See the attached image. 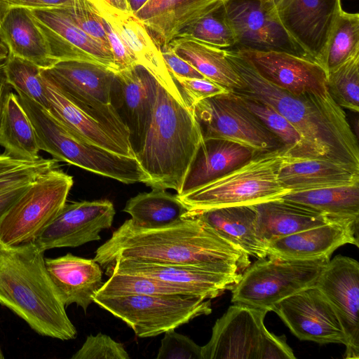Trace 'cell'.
Returning a JSON list of instances; mask_svg holds the SVG:
<instances>
[{"label": "cell", "mask_w": 359, "mask_h": 359, "mask_svg": "<svg viewBox=\"0 0 359 359\" xmlns=\"http://www.w3.org/2000/svg\"><path fill=\"white\" fill-rule=\"evenodd\" d=\"M160 48L166 67L172 76L205 78L191 65L179 57L169 44L161 46Z\"/></svg>", "instance_id": "cell-48"}, {"label": "cell", "mask_w": 359, "mask_h": 359, "mask_svg": "<svg viewBox=\"0 0 359 359\" xmlns=\"http://www.w3.org/2000/svg\"><path fill=\"white\" fill-rule=\"evenodd\" d=\"M281 198L334 217L359 219V183L290 191Z\"/></svg>", "instance_id": "cell-35"}, {"label": "cell", "mask_w": 359, "mask_h": 359, "mask_svg": "<svg viewBox=\"0 0 359 359\" xmlns=\"http://www.w3.org/2000/svg\"><path fill=\"white\" fill-rule=\"evenodd\" d=\"M238 100L273 133L287 148V158L298 156L301 137L295 128L276 109L264 101L238 91H231Z\"/></svg>", "instance_id": "cell-38"}, {"label": "cell", "mask_w": 359, "mask_h": 359, "mask_svg": "<svg viewBox=\"0 0 359 359\" xmlns=\"http://www.w3.org/2000/svg\"><path fill=\"white\" fill-rule=\"evenodd\" d=\"M330 257L292 259L269 255L250 265L232 291L231 302L273 311L283 299L314 285Z\"/></svg>", "instance_id": "cell-9"}, {"label": "cell", "mask_w": 359, "mask_h": 359, "mask_svg": "<svg viewBox=\"0 0 359 359\" xmlns=\"http://www.w3.org/2000/svg\"><path fill=\"white\" fill-rule=\"evenodd\" d=\"M224 1H229V0H224ZM259 1H261L264 4H272V0H257Z\"/></svg>", "instance_id": "cell-57"}, {"label": "cell", "mask_w": 359, "mask_h": 359, "mask_svg": "<svg viewBox=\"0 0 359 359\" xmlns=\"http://www.w3.org/2000/svg\"><path fill=\"white\" fill-rule=\"evenodd\" d=\"M287 148L258 153L223 176L183 196L189 210L236 205H252L281 198L290 192L278 179Z\"/></svg>", "instance_id": "cell-7"}, {"label": "cell", "mask_w": 359, "mask_h": 359, "mask_svg": "<svg viewBox=\"0 0 359 359\" xmlns=\"http://www.w3.org/2000/svg\"><path fill=\"white\" fill-rule=\"evenodd\" d=\"M90 1L95 8L99 6L104 0H87Z\"/></svg>", "instance_id": "cell-55"}, {"label": "cell", "mask_w": 359, "mask_h": 359, "mask_svg": "<svg viewBox=\"0 0 359 359\" xmlns=\"http://www.w3.org/2000/svg\"><path fill=\"white\" fill-rule=\"evenodd\" d=\"M61 8L83 32L110 49L103 18L90 1L74 0L70 6Z\"/></svg>", "instance_id": "cell-43"}, {"label": "cell", "mask_w": 359, "mask_h": 359, "mask_svg": "<svg viewBox=\"0 0 359 359\" xmlns=\"http://www.w3.org/2000/svg\"><path fill=\"white\" fill-rule=\"evenodd\" d=\"M125 259L229 274L242 273L251 263L248 254L194 216L158 229L139 228L126 220L96 250L93 259L106 269Z\"/></svg>", "instance_id": "cell-1"}, {"label": "cell", "mask_w": 359, "mask_h": 359, "mask_svg": "<svg viewBox=\"0 0 359 359\" xmlns=\"http://www.w3.org/2000/svg\"><path fill=\"white\" fill-rule=\"evenodd\" d=\"M358 221L337 219L274 240L267 244L268 256L292 259L330 257L345 244L358 247Z\"/></svg>", "instance_id": "cell-22"}, {"label": "cell", "mask_w": 359, "mask_h": 359, "mask_svg": "<svg viewBox=\"0 0 359 359\" xmlns=\"http://www.w3.org/2000/svg\"><path fill=\"white\" fill-rule=\"evenodd\" d=\"M42 77L48 102V111L55 119L76 136L112 152L127 156L99 123L83 111L50 80Z\"/></svg>", "instance_id": "cell-31"}, {"label": "cell", "mask_w": 359, "mask_h": 359, "mask_svg": "<svg viewBox=\"0 0 359 359\" xmlns=\"http://www.w3.org/2000/svg\"><path fill=\"white\" fill-rule=\"evenodd\" d=\"M0 304L39 334L60 340L76 337L47 271L44 251L34 241L9 245L0 240Z\"/></svg>", "instance_id": "cell-3"}, {"label": "cell", "mask_w": 359, "mask_h": 359, "mask_svg": "<svg viewBox=\"0 0 359 359\" xmlns=\"http://www.w3.org/2000/svg\"><path fill=\"white\" fill-rule=\"evenodd\" d=\"M224 0H147L134 14L159 46L179 37Z\"/></svg>", "instance_id": "cell-23"}, {"label": "cell", "mask_w": 359, "mask_h": 359, "mask_svg": "<svg viewBox=\"0 0 359 359\" xmlns=\"http://www.w3.org/2000/svg\"><path fill=\"white\" fill-rule=\"evenodd\" d=\"M224 2L189 26L179 37L192 38L223 49L233 48L236 39Z\"/></svg>", "instance_id": "cell-40"}, {"label": "cell", "mask_w": 359, "mask_h": 359, "mask_svg": "<svg viewBox=\"0 0 359 359\" xmlns=\"http://www.w3.org/2000/svg\"><path fill=\"white\" fill-rule=\"evenodd\" d=\"M107 40L113 55L116 72L138 65L137 60L118 33L103 19Z\"/></svg>", "instance_id": "cell-47"}, {"label": "cell", "mask_w": 359, "mask_h": 359, "mask_svg": "<svg viewBox=\"0 0 359 359\" xmlns=\"http://www.w3.org/2000/svg\"><path fill=\"white\" fill-rule=\"evenodd\" d=\"M186 216L201 219L249 256L258 259L268 257L267 245L257 233V212L253 205L189 210Z\"/></svg>", "instance_id": "cell-28"}, {"label": "cell", "mask_w": 359, "mask_h": 359, "mask_svg": "<svg viewBox=\"0 0 359 359\" xmlns=\"http://www.w3.org/2000/svg\"><path fill=\"white\" fill-rule=\"evenodd\" d=\"M74 0H0V6H20L27 8H65Z\"/></svg>", "instance_id": "cell-49"}, {"label": "cell", "mask_w": 359, "mask_h": 359, "mask_svg": "<svg viewBox=\"0 0 359 359\" xmlns=\"http://www.w3.org/2000/svg\"><path fill=\"white\" fill-rule=\"evenodd\" d=\"M31 183L0 192V223L10 208L23 194Z\"/></svg>", "instance_id": "cell-50"}, {"label": "cell", "mask_w": 359, "mask_h": 359, "mask_svg": "<svg viewBox=\"0 0 359 359\" xmlns=\"http://www.w3.org/2000/svg\"><path fill=\"white\" fill-rule=\"evenodd\" d=\"M266 80L288 92L325 93L327 74L318 62L283 51L231 48Z\"/></svg>", "instance_id": "cell-19"}, {"label": "cell", "mask_w": 359, "mask_h": 359, "mask_svg": "<svg viewBox=\"0 0 359 359\" xmlns=\"http://www.w3.org/2000/svg\"><path fill=\"white\" fill-rule=\"evenodd\" d=\"M203 140L193 108L157 82L151 120L135 156L152 189L180 190Z\"/></svg>", "instance_id": "cell-4"}, {"label": "cell", "mask_w": 359, "mask_h": 359, "mask_svg": "<svg viewBox=\"0 0 359 359\" xmlns=\"http://www.w3.org/2000/svg\"><path fill=\"white\" fill-rule=\"evenodd\" d=\"M0 146L6 155L19 160L35 161L41 151L32 123L17 93L9 92L0 120Z\"/></svg>", "instance_id": "cell-33"}, {"label": "cell", "mask_w": 359, "mask_h": 359, "mask_svg": "<svg viewBox=\"0 0 359 359\" xmlns=\"http://www.w3.org/2000/svg\"><path fill=\"white\" fill-rule=\"evenodd\" d=\"M175 53L196 68L204 77L230 92L240 89L242 82L225 55V50L203 41L177 37L168 43Z\"/></svg>", "instance_id": "cell-32"}, {"label": "cell", "mask_w": 359, "mask_h": 359, "mask_svg": "<svg viewBox=\"0 0 359 359\" xmlns=\"http://www.w3.org/2000/svg\"><path fill=\"white\" fill-rule=\"evenodd\" d=\"M18 96L32 123L40 150L53 159L123 184L148 183L149 177L136 158L118 154L76 136L41 104L24 94Z\"/></svg>", "instance_id": "cell-5"}, {"label": "cell", "mask_w": 359, "mask_h": 359, "mask_svg": "<svg viewBox=\"0 0 359 359\" xmlns=\"http://www.w3.org/2000/svg\"><path fill=\"white\" fill-rule=\"evenodd\" d=\"M112 273L138 275L179 286L189 290L194 295L214 299L226 290H232L242 273L229 274L201 268L175 264H163L133 259H117L105 269Z\"/></svg>", "instance_id": "cell-20"}, {"label": "cell", "mask_w": 359, "mask_h": 359, "mask_svg": "<svg viewBox=\"0 0 359 359\" xmlns=\"http://www.w3.org/2000/svg\"><path fill=\"white\" fill-rule=\"evenodd\" d=\"M116 74L128 119L127 125L131 137L135 136L138 142L139 148L151 120L156 96L157 81L140 65Z\"/></svg>", "instance_id": "cell-30"}, {"label": "cell", "mask_w": 359, "mask_h": 359, "mask_svg": "<svg viewBox=\"0 0 359 359\" xmlns=\"http://www.w3.org/2000/svg\"><path fill=\"white\" fill-rule=\"evenodd\" d=\"M253 205L257 212V233L266 245L278 238L331 221L348 219L334 217L282 198Z\"/></svg>", "instance_id": "cell-27"}, {"label": "cell", "mask_w": 359, "mask_h": 359, "mask_svg": "<svg viewBox=\"0 0 359 359\" xmlns=\"http://www.w3.org/2000/svg\"><path fill=\"white\" fill-rule=\"evenodd\" d=\"M6 81L17 94L22 93L48 109L41 68L35 64L8 53L4 63Z\"/></svg>", "instance_id": "cell-39"}, {"label": "cell", "mask_w": 359, "mask_h": 359, "mask_svg": "<svg viewBox=\"0 0 359 359\" xmlns=\"http://www.w3.org/2000/svg\"><path fill=\"white\" fill-rule=\"evenodd\" d=\"M3 358H4V355L3 352L0 348V359H3Z\"/></svg>", "instance_id": "cell-58"}, {"label": "cell", "mask_w": 359, "mask_h": 359, "mask_svg": "<svg viewBox=\"0 0 359 359\" xmlns=\"http://www.w3.org/2000/svg\"><path fill=\"white\" fill-rule=\"evenodd\" d=\"M113 7L121 11H130L128 0H106Z\"/></svg>", "instance_id": "cell-52"}, {"label": "cell", "mask_w": 359, "mask_h": 359, "mask_svg": "<svg viewBox=\"0 0 359 359\" xmlns=\"http://www.w3.org/2000/svg\"><path fill=\"white\" fill-rule=\"evenodd\" d=\"M11 88L6 81L3 64L0 65V120L6 98Z\"/></svg>", "instance_id": "cell-51"}, {"label": "cell", "mask_w": 359, "mask_h": 359, "mask_svg": "<svg viewBox=\"0 0 359 359\" xmlns=\"http://www.w3.org/2000/svg\"><path fill=\"white\" fill-rule=\"evenodd\" d=\"M193 111L204 140L233 142L257 153L284 146L232 92L203 99Z\"/></svg>", "instance_id": "cell-12"}, {"label": "cell", "mask_w": 359, "mask_h": 359, "mask_svg": "<svg viewBox=\"0 0 359 359\" xmlns=\"http://www.w3.org/2000/svg\"><path fill=\"white\" fill-rule=\"evenodd\" d=\"M283 0H272L273 7H276Z\"/></svg>", "instance_id": "cell-56"}, {"label": "cell", "mask_w": 359, "mask_h": 359, "mask_svg": "<svg viewBox=\"0 0 359 359\" xmlns=\"http://www.w3.org/2000/svg\"><path fill=\"white\" fill-rule=\"evenodd\" d=\"M224 9L236 39L233 48L283 51L305 57L279 21L272 4L229 0Z\"/></svg>", "instance_id": "cell-13"}, {"label": "cell", "mask_w": 359, "mask_h": 359, "mask_svg": "<svg viewBox=\"0 0 359 359\" xmlns=\"http://www.w3.org/2000/svg\"><path fill=\"white\" fill-rule=\"evenodd\" d=\"M96 9L118 33L138 65L146 69L174 97L183 100L166 67L160 46L146 26L130 11L116 8L107 1Z\"/></svg>", "instance_id": "cell-21"}, {"label": "cell", "mask_w": 359, "mask_h": 359, "mask_svg": "<svg viewBox=\"0 0 359 359\" xmlns=\"http://www.w3.org/2000/svg\"><path fill=\"white\" fill-rule=\"evenodd\" d=\"M93 302L126 323L139 337L157 336L212 312L210 299L192 295L95 296Z\"/></svg>", "instance_id": "cell-10"}, {"label": "cell", "mask_w": 359, "mask_h": 359, "mask_svg": "<svg viewBox=\"0 0 359 359\" xmlns=\"http://www.w3.org/2000/svg\"><path fill=\"white\" fill-rule=\"evenodd\" d=\"M73 177L53 168L35 179L0 223V240L16 245L34 241L67 202Z\"/></svg>", "instance_id": "cell-11"}, {"label": "cell", "mask_w": 359, "mask_h": 359, "mask_svg": "<svg viewBox=\"0 0 359 359\" xmlns=\"http://www.w3.org/2000/svg\"><path fill=\"white\" fill-rule=\"evenodd\" d=\"M0 39L8 52L41 69L57 62L29 8L0 6Z\"/></svg>", "instance_id": "cell-26"}, {"label": "cell", "mask_w": 359, "mask_h": 359, "mask_svg": "<svg viewBox=\"0 0 359 359\" xmlns=\"http://www.w3.org/2000/svg\"><path fill=\"white\" fill-rule=\"evenodd\" d=\"M327 298L344 329L346 358H359V263L342 255L330 259L313 285Z\"/></svg>", "instance_id": "cell-16"}, {"label": "cell", "mask_w": 359, "mask_h": 359, "mask_svg": "<svg viewBox=\"0 0 359 359\" xmlns=\"http://www.w3.org/2000/svg\"><path fill=\"white\" fill-rule=\"evenodd\" d=\"M157 359H203L201 346L175 330L165 332Z\"/></svg>", "instance_id": "cell-46"}, {"label": "cell", "mask_w": 359, "mask_h": 359, "mask_svg": "<svg viewBox=\"0 0 359 359\" xmlns=\"http://www.w3.org/2000/svg\"><path fill=\"white\" fill-rule=\"evenodd\" d=\"M115 214L114 206L109 200L66 202L34 242L45 252L100 241V232L111 227Z\"/></svg>", "instance_id": "cell-15"}, {"label": "cell", "mask_w": 359, "mask_h": 359, "mask_svg": "<svg viewBox=\"0 0 359 359\" xmlns=\"http://www.w3.org/2000/svg\"><path fill=\"white\" fill-rule=\"evenodd\" d=\"M185 104L193 108L199 101L230 92L224 87L207 79L172 76Z\"/></svg>", "instance_id": "cell-45"}, {"label": "cell", "mask_w": 359, "mask_h": 359, "mask_svg": "<svg viewBox=\"0 0 359 359\" xmlns=\"http://www.w3.org/2000/svg\"><path fill=\"white\" fill-rule=\"evenodd\" d=\"M225 55L242 82L238 91L272 106L297 130L301 146L296 158H321L359 168L358 139L346 113L325 93L294 94L263 78L243 57L232 49Z\"/></svg>", "instance_id": "cell-2"}, {"label": "cell", "mask_w": 359, "mask_h": 359, "mask_svg": "<svg viewBox=\"0 0 359 359\" xmlns=\"http://www.w3.org/2000/svg\"><path fill=\"white\" fill-rule=\"evenodd\" d=\"M266 310L233 304L217 320L211 338L201 346L203 359H294L284 337L264 326Z\"/></svg>", "instance_id": "cell-8"}, {"label": "cell", "mask_w": 359, "mask_h": 359, "mask_svg": "<svg viewBox=\"0 0 359 359\" xmlns=\"http://www.w3.org/2000/svg\"><path fill=\"white\" fill-rule=\"evenodd\" d=\"M359 54V14L339 12L319 64L327 74Z\"/></svg>", "instance_id": "cell-36"}, {"label": "cell", "mask_w": 359, "mask_h": 359, "mask_svg": "<svg viewBox=\"0 0 359 359\" xmlns=\"http://www.w3.org/2000/svg\"><path fill=\"white\" fill-rule=\"evenodd\" d=\"M72 359H129L130 356L122 344L109 336L98 333L89 335L81 348Z\"/></svg>", "instance_id": "cell-44"}, {"label": "cell", "mask_w": 359, "mask_h": 359, "mask_svg": "<svg viewBox=\"0 0 359 359\" xmlns=\"http://www.w3.org/2000/svg\"><path fill=\"white\" fill-rule=\"evenodd\" d=\"M300 340L318 344H342L344 329L332 305L314 285L277 304L273 311Z\"/></svg>", "instance_id": "cell-14"}, {"label": "cell", "mask_w": 359, "mask_h": 359, "mask_svg": "<svg viewBox=\"0 0 359 359\" xmlns=\"http://www.w3.org/2000/svg\"><path fill=\"white\" fill-rule=\"evenodd\" d=\"M48 275L65 306L76 304L85 313L103 285L100 265L93 259L68 253L45 259Z\"/></svg>", "instance_id": "cell-24"}, {"label": "cell", "mask_w": 359, "mask_h": 359, "mask_svg": "<svg viewBox=\"0 0 359 359\" xmlns=\"http://www.w3.org/2000/svg\"><path fill=\"white\" fill-rule=\"evenodd\" d=\"M257 152L240 144L206 139L201 142L184 176L178 196H183L243 165Z\"/></svg>", "instance_id": "cell-25"}, {"label": "cell", "mask_w": 359, "mask_h": 359, "mask_svg": "<svg viewBox=\"0 0 359 359\" xmlns=\"http://www.w3.org/2000/svg\"><path fill=\"white\" fill-rule=\"evenodd\" d=\"M123 212L131 216L135 226L142 229H158L170 226L184 218L189 208L177 195L163 189L154 188L130 198Z\"/></svg>", "instance_id": "cell-34"}, {"label": "cell", "mask_w": 359, "mask_h": 359, "mask_svg": "<svg viewBox=\"0 0 359 359\" xmlns=\"http://www.w3.org/2000/svg\"><path fill=\"white\" fill-rule=\"evenodd\" d=\"M341 0H283L276 15L306 57L319 64Z\"/></svg>", "instance_id": "cell-17"}, {"label": "cell", "mask_w": 359, "mask_h": 359, "mask_svg": "<svg viewBox=\"0 0 359 359\" xmlns=\"http://www.w3.org/2000/svg\"><path fill=\"white\" fill-rule=\"evenodd\" d=\"M41 74L99 123L127 156L136 158L130 130L112 103L117 85L114 72L95 62L68 60L41 69Z\"/></svg>", "instance_id": "cell-6"}, {"label": "cell", "mask_w": 359, "mask_h": 359, "mask_svg": "<svg viewBox=\"0 0 359 359\" xmlns=\"http://www.w3.org/2000/svg\"><path fill=\"white\" fill-rule=\"evenodd\" d=\"M194 295L189 290L156 279L127 273H112L95 296ZM198 297V296H197Z\"/></svg>", "instance_id": "cell-37"}, {"label": "cell", "mask_w": 359, "mask_h": 359, "mask_svg": "<svg viewBox=\"0 0 359 359\" xmlns=\"http://www.w3.org/2000/svg\"><path fill=\"white\" fill-rule=\"evenodd\" d=\"M330 94L342 108L359 110V54L327 74Z\"/></svg>", "instance_id": "cell-41"}, {"label": "cell", "mask_w": 359, "mask_h": 359, "mask_svg": "<svg viewBox=\"0 0 359 359\" xmlns=\"http://www.w3.org/2000/svg\"><path fill=\"white\" fill-rule=\"evenodd\" d=\"M58 166L53 158L41 156L35 161H24L0 154V192L32 182L43 172Z\"/></svg>", "instance_id": "cell-42"}, {"label": "cell", "mask_w": 359, "mask_h": 359, "mask_svg": "<svg viewBox=\"0 0 359 359\" xmlns=\"http://www.w3.org/2000/svg\"><path fill=\"white\" fill-rule=\"evenodd\" d=\"M147 0H128L130 8L135 13Z\"/></svg>", "instance_id": "cell-54"}, {"label": "cell", "mask_w": 359, "mask_h": 359, "mask_svg": "<svg viewBox=\"0 0 359 359\" xmlns=\"http://www.w3.org/2000/svg\"><path fill=\"white\" fill-rule=\"evenodd\" d=\"M278 179L290 192L318 189L359 183V168L321 158L286 157Z\"/></svg>", "instance_id": "cell-29"}, {"label": "cell", "mask_w": 359, "mask_h": 359, "mask_svg": "<svg viewBox=\"0 0 359 359\" xmlns=\"http://www.w3.org/2000/svg\"><path fill=\"white\" fill-rule=\"evenodd\" d=\"M29 9L56 62L88 61L116 73L110 49L79 28L61 8Z\"/></svg>", "instance_id": "cell-18"}, {"label": "cell", "mask_w": 359, "mask_h": 359, "mask_svg": "<svg viewBox=\"0 0 359 359\" xmlns=\"http://www.w3.org/2000/svg\"><path fill=\"white\" fill-rule=\"evenodd\" d=\"M8 49L0 39V65H3L8 55Z\"/></svg>", "instance_id": "cell-53"}]
</instances>
